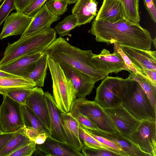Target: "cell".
<instances>
[{
	"mask_svg": "<svg viewBox=\"0 0 156 156\" xmlns=\"http://www.w3.org/2000/svg\"><path fill=\"white\" fill-rule=\"evenodd\" d=\"M89 31L95 36L97 41L108 44L115 42L144 50H150L153 41L147 30L126 18L114 23L95 19Z\"/></svg>",
	"mask_w": 156,
	"mask_h": 156,
	"instance_id": "6da1fadb",
	"label": "cell"
},
{
	"mask_svg": "<svg viewBox=\"0 0 156 156\" xmlns=\"http://www.w3.org/2000/svg\"><path fill=\"white\" fill-rule=\"evenodd\" d=\"M44 52L55 62L65 63L98 81L106 77L93 63L92 58L94 54L92 50L74 46L62 37L56 38Z\"/></svg>",
	"mask_w": 156,
	"mask_h": 156,
	"instance_id": "7a4b0ae2",
	"label": "cell"
},
{
	"mask_svg": "<svg viewBox=\"0 0 156 156\" xmlns=\"http://www.w3.org/2000/svg\"><path fill=\"white\" fill-rule=\"evenodd\" d=\"M54 28L51 27L32 35L20 37L16 41L8 43L0 61V66L27 55L42 53L56 38Z\"/></svg>",
	"mask_w": 156,
	"mask_h": 156,
	"instance_id": "3957f363",
	"label": "cell"
},
{
	"mask_svg": "<svg viewBox=\"0 0 156 156\" xmlns=\"http://www.w3.org/2000/svg\"><path fill=\"white\" fill-rule=\"evenodd\" d=\"M122 105L137 119L156 120L154 110L145 92L135 81L126 79L120 91Z\"/></svg>",
	"mask_w": 156,
	"mask_h": 156,
	"instance_id": "277c9868",
	"label": "cell"
},
{
	"mask_svg": "<svg viewBox=\"0 0 156 156\" xmlns=\"http://www.w3.org/2000/svg\"><path fill=\"white\" fill-rule=\"evenodd\" d=\"M48 61L52 81L53 97L62 112H69L72 102L76 98L72 83L58 63L48 57Z\"/></svg>",
	"mask_w": 156,
	"mask_h": 156,
	"instance_id": "5b68a950",
	"label": "cell"
},
{
	"mask_svg": "<svg viewBox=\"0 0 156 156\" xmlns=\"http://www.w3.org/2000/svg\"><path fill=\"white\" fill-rule=\"evenodd\" d=\"M74 101L79 111L88 118L99 130L109 134L118 133L110 117L96 101H89L85 98H76Z\"/></svg>",
	"mask_w": 156,
	"mask_h": 156,
	"instance_id": "8992f818",
	"label": "cell"
},
{
	"mask_svg": "<svg viewBox=\"0 0 156 156\" xmlns=\"http://www.w3.org/2000/svg\"><path fill=\"white\" fill-rule=\"evenodd\" d=\"M102 80L96 89L94 101L103 108L121 105L120 91L125 79L108 76Z\"/></svg>",
	"mask_w": 156,
	"mask_h": 156,
	"instance_id": "52a82bcc",
	"label": "cell"
},
{
	"mask_svg": "<svg viewBox=\"0 0 156 156\" xmlns=\"http://www.w3.org/2000/svg\"><path fill=\"white\" fill-rule=\"evenodd\" d=\"M0 106V127L4 133L16 132L24 127L21 105L7 95H3Z\"/></svg>",
	"mask_w": 156,
	"mask_h": 156,
	"instance_id": "ba28073f",
	"label": "cell"
},
{
	"mask_svg": "<svg viewBox=\"0 0 156 156\" xmlns=\"http://www.w3.org/2000/svg\"><path fill=\"white\" fill-rule=\"evenodd\" d=\"M128 138L149 156H156V120L141 121Z\"/></svg>",
	"mask_w": 156,
	"mask_h": 156,
	"instance_id": "9c48e42d",
	"label": "cell"
},
{
	"mask_svg": "<svg viewBox=\"0 0 156 156\" xmlns=\"http://www.w3.org/2000/svg\"><path fill=\"white\" fill-rule=\"evenodd\" d=\"M114 49L113 53L111 54L104 49L99 54H94L92 58L95 67L106 76L110 73H117L124 70L130 72L120 53L115 48Z\"/></svg>",
	"mask_w": 156,
	"mask_h": 156,
	"instance_id": "30bf717a",
	"label": "cell"
},
{
	"mask_svg": "<svg viewBox=\"0 0 156 156\" xmlns=\"http://www.w3.org/2000/svg\"><path fill=\"white\" fill-rule=\"evenodd\" d=\"M59 64L65 75L71 80L76 98H85L91 93L98 80L65 63Z\"/></svg>",
	"mask_w": 156,
	"mask_h": 156,
	"instance_id": "8fae6325",
	"label": "cell"
},
{
	"mask_svg": "<svg viewBox=\"0 0 156 156\" xmlns=\"http://www.w3.org/2000/svg\"><path fill=\"white\" fill-rule=\"evenodd\" d=\"M103 108L112 120L118 132L127 138L141 122L130 114L122 105L113 108Z\"/></svg>",
	"mask_w": 156,
	"mask_h": 156,
	"instance_id": "7c38bea8",
	"label": "cell"
},
{
	"mask_svg": "<svg viewBox=\"0 0 156 156\" xmlns=\"http://www.w3.org/2000/svg\"><path fill=\"white\" fill-rule=\"evenodd\" d=\"M119 45L133 66L143 75L142 72L146 69L156 71L155 51L144 50L124 45Z\"/></svg>",
	"mask_w": 156,
	"mask_h": 156,
	"instance_id": "4fadbf2b",
	"label": "cell"
},
{
	"mask_svg": "<svg viewBox=\"0 0 156 156\" xmlns=\"http://www.w3.org/2000/svg\"><path fill=\"white\" fill-rule=\"evenodd\" d=\"M33 18L24 12L16 11L9 15L5 23L0 34L2 40L12 36L21 35L25 31Z\"/></svg>",
	"mask_w": 156,
	"mask_h": 156,
	"instance_id": "5bb4252c",
	"label": "cell"
},
{
	"mask_svg": "<svg viewBox=\"0 0 156 156\" xmlns=\"http://www.w3.org/2000/svg\"><path fill=\"white\" fill-rule=\"evenodd\" d=\"M36 150L41 155L46 156H83L80 151L66 142L57 140L50 136L43 144H36Z\"/></svg>",
	"mask_w": 156,
	"mask_h": 156,
	"instance_id": "9a60e30c",
	"label": "cell"
},
{
	"mask_svg": "<svg viewBox=\"0 0 156 156\" xmlns=\"http://www.w3.org/2000/svg\"><path fill=\"white\" fill-rule=\"evenodd\" d=\"M60 17L56 15L48 9L46 4L35 14L28 27L20 37H27L43 29L51 27L53 22L59 20Z\"/></svg>",
	"mask_w": 156,
	"mask_h": 156,
	"instance_id": "2e32d148",
	"label": "cell"
},
{
	"mask_svg": "<svg viewBox=\"0 0 156 156\" xmlns=\"http://www.w3.org/2000/svg\"><path fill=\"white\" fill-rule=\"evenodd\" d=\"M26 104L38 117L50 131L48 111L42 89L37 87L32 88L26 100Z\"/></svg>",
	"mask_w": 156,
	"mask_h": 156,
	"instance_id": "e0dca14e",
	"label": "cell"
},
{
	"mask_svg": "<svg viewBox=\"0 0 156 156\" xmlns=\"http://www.w3.org/2000/svg\"><path fill=\"white\" fill-rule=\"evenodd\" d=\"M42 53L20 57L10 62L0 66V69L18 76L25 77L34 69Z\"/></svg>",
	"mask_w": 156,
	"mask_h": 156,
	"instance_id": "ac0fdd59",
	"label": "cell"
},
{
	"mask_svg": "<svg viewBox=\"0 0 156 156\" xmlns=\"http://www.w3.org/2000/svg\"><path fill=\"white\" fill-rule=\"evenodd\" d=\"M61 118L66 142L74 149L81 151L84 145L79 137V122L69 112H61Z\"/></svg>",
	"mask_w": 156,
	"mask_h": 156,
	"instance_id": "d6986e66",
	"label": "cell"
},
{
	"mask_svg": "<svg viewBox=\"0 0 156 156\" xmlns=\"http://www.w3.org/2000/svg\"><path fill=\"white\" fill-rule=\"evenodd\" d=\"M44 97L50 121V136L57 140L66 142L61 123L62 112L58 108L53 96L48 91L44 92Z\"/></svg>",
	"mask_w": 156,
	"mask_h": 156,
	"instance_id": "ffe728a7",
	"label": "cell"
},
{
	"mask_svg": "<svg viewBox=\"0 0 156 156\" xmlns=\"http://www.w3.org/2000/svg\"><path fill=\"white\" fill-rule=\"evenodd\" d=\"M125 18V12L121 0H103L95 19L114 23Z\"/></svg>",
	"mask_w": 156,
	"mask_h": 156,
	"instance_id": "44dd1931",
	"label": "cell"
},
{
	"mask_svg": "<svg viewBox=\"0 0 156 156\" xmlns=\"http://www.w3.org/2000/svg\"><path fill=\"white\" fill-rule=\"evenodd\" d=\"M87 129L92 133L105 137L114 143L128 156H149L141 151L129 139L118 133L116 134H109L100 130Z\"/></svg>",
	"mask_w": 156,
	"mask_h": 156,
	"instance_id": "7402d4cb",
	"label": "cell"
},
{
	"mask_svg": "<svg viewBox=\"0 0 156 156\" xmlns=\"http://www.w3.org/2000/svg\"><path fill=\"white\" fill-rule=\"evenodd\" d=\"M98 2L96 0H77L73 7L72 14L76 16L78 27L90 23L97 15Z\"/></svg>",
	"mask_w": 156,
	"mask_h": 156,
	"instance_id": "603a6c76",
	"label": "cell"
},
{
	"mask_svg": "<svg viewBox=\"0 0 156 156\" xmlns=\"http://www.w3.org/2000/svg\"><path fill=\"white\" fill-rule=\"evenodd\" d=\"M36 87L32 80L25 77L0 78V94H5L17 89H31Z\"/></svg>",
	"mask_w": 156,
	"mask_h": 156,
	"instance_id": "cb8c5ba5",
	"label": "cell"
},
{
	"mask_svg": "<svg viewBox=\"0 0 156 156\" xmlns=\"http://www.w3.org/2000/svg\"><path fill=\"white\" fill-rule=\"evenodd\" d=\"M31 140L26 134L24 126L17 131L10 139L0 152V156H9L12 153L28 144Z\"/></svg>",
	"mask_w": 156,
	"mask_h": 156,
	"instance_id": "d4e9b609",
	"label": "cell"
},
{
	"mask_svg": "<svg viewBox=\"0 0 156 156\" xmlns=\"http://www.w3.org/2000/svg\"><path fill=\"white\" fill-rule=\"evenodd\" d=\"M48 56L43 52L38 60L36 65L33 70L25 76L32 80L35 83L36 87L44 86V80L48 68Z\"/></svg>",
	"mask_w": 156,
	"mask_h": 156,
	"instance_id": "484cf974",
	"label": "cell"
},
{
	"mask_svg": "<svg viewBox=\"0 0 156 156\" xmlns=\"http://www.w3.org/2000/svg\"><path fill=\"white\" fill-rule=\"evenodd\" d=\"M24 126L40 130L50 136L49 130L35 113L26 104L21 105Z\"/></svg>",
	"mask_w": 156,
	"mask_h": 156,
	"instance_id": "4316f807",
	"label": "cell"
},
{
	"mask_svg": "<svg viewBox=\"0 0 156 156\" xmlns=\"http://www.w3.org/2000/svg\"><path fill=\"white\" fill-rule=\"evenodd\" d=\"M127 79L134 80L140 84L156 111V85L146 77L137 73H130Z\"/></svg>",
	"mask_w": 156,
	"mask_h": 156,
	"instance_id": "83f0119b",
	"label": "cell"
},
{
	"mask_svg": "<svg viewBox=\"0 0 156 156\" xmlns=\"http://www.w3.org/2000/svg\"><path fill=\"white\" fill-rule=\"evenodd\" d=\"M78 19L76 16L72 15L66 17L55 27V31L60 37L69 35L71 30L78 27Z\"/></svg>",
	"mask_w": 156,
	"mask_h": 156,
	"instance_id": "f1b7e54d",
	"label": "cell"
},
{
	"mask_svg": "<svg viewBox=\"0 0 156 156\" xmlns=\"http://www.w3.org/2000/svg\"><path fill=\"white\" fill-rule=\"evenodd\" d=\"M79 132L80 139L84 146L91 148L105 149L114 152L121 156L115 150L104 145L91 136L86 131L85 128L81 126L80 124Z\"/></svg>",
	"mask_w": 156,
	"mask_h": 156,
	"instance_id": "f546056e",
	"label": "cell"
},
{
	"mask_svg": "<svg viewBox=\"0 0 156 156\" xmlns=\"http://www.w3.org/2000/svg\"><path fill=\"white\" fill-rule=\"evenodd\" d=\"M126 13V18L133 22L139 23L140 17L139 13V0H121Z\"/></svg>",
	"mask_w": 156,
	"mask_h": 156,
	"instance_id": "4dcf8cb0",
	"label": "cell"
},
{
	"mask_svg": "<svg viewBox=\"0 0 156 156\" xmlns=\"http://www.w3.org/2000/svg\"><path fill=\"white\" fill-rule=\"evenodd\" d=\"M69 112L83 128L91 130H99L96 126L88 118L79 111L74 101L70 107Z\"/></svg>",
	"mask_w": 156,
	"mask_h": 156,
	"instance_id": "1f68e13d",
	"label": "cell"
},
{
	"mask_svg": "<svg viewBox=\"0 0 156 156\" xmlns=\"http://www.w3.org/2000/svg\"><path fill=\"white\" fill-rule=\"evenodd\" d=\"M48 9L58 16H61L67 10V0H48L46 3Z\"/></svg>",
	"mask_w": 156,
	"mask_h": 156,
	"instance_id": "d6a6232c",
	"label": "cell"
},
{
	"mask_svg": "<svg viewBox=\"0 0 156 156\" xmlns=\"http://www.w3.org/2000/svg\"><path fill=\"white\" fill-rule=\"evenodd\" d=\"M32 88H20L13 90L7 92L6 95L20 105L26 104L27 98L31 93Z\"/></svg>",
	"mask_w": 156,
	"mask_h": 156,
	"instance_id": "836d02e7",
	"label": "cell"
},
{
	"mask_svg": "<svg viewBox=\"0 0 156 156\" xmlns=\"http://www.w3.org/2000/svg\"><path fill=\"white\" fill-rule=\"evenodd\" d=\"M83 156H120L112 151L100 148H94L83 145L81 150Z\"/></svg>",
	"mask_w": 156,
	"mask_h": 156,
	"instance_id": "e575fe53",
	"label": "cell"
},
{
	"mask_svg": "<svg viewBox=\"0 0 156 156\" xmlns=\"http://www.w3.org/2000/svg\"><path fill=\"white\" fill-rule=\"evenodd\" d=\"M16 9L15 0H4L0 6V26L12 10Z\"/></svg>",
	"mask_w": 156,
	"mask_h": 156,
	"instance_id": "d590c367",
	"label": "cell"
},
{
	"mask_svg": "<svg viewBox=\"0 0 156 156\" xmlns=\"http://www.w3.org/2000/svg\"><path fill=\"white\" fill-rule=\"evenodd\" d=\"M85 129L90 135L99 142L110 148L115 150L121 156H128V155L125 152L114 143L105 137L92 133L90 132L87 129L85 128Z\"/></svg>",
	"mask_w": 156,
	"mask_h": 156,
	"instance_id": "8d00e7d4",
	"label": "cell"
},
{
	"mask_svg": "<svg viewBox=\"0 0 156 156\" xmlns=\"http://www.w3.org/2000/svg\"><path fill=\"white\" fill-rule=\"evenodd\" d=\"M36 144L33 140L10 154L9 156H30L35 151Z\"/></svg>",
	"mask_w": 156,
	"mask_h": 156,
	"instance_id": "74e56055",
	"label": "cell"
},
{
	"mask_svg": "<svg viewBox=\"0 0 156 156\" xmlns=\"http://www.w3.org/2000/svg\"><path fill=\"white\" fill-rule=\"evenodd\" d=\"M47 0H32L24 13L29 16L33 17Z\"/></svg>",
	"mask_w": 156,
	"mask_h": 156,
	"instance_id": "f35d334b",
	"label": "cell"
},
{
	"mask_svg": "<svg viewBox=\"0 0 156 156\" xmlns=\"http://www.w3.org/2000/svg\"><path fill=\"white\" fill-rule=\"evenodd\" d=\"M113 44L114 48H115L120 54L125 63L128 66L130 71V73H137L144 77V75L137 70L134 66H133L129 58L122 51L119 45L115 42H114Z\"/></svg>",
	"mask_w": 156,
	"mask_h": 156,
	"instance_id": "ab89813d",
	"label": "cell"
},
{
	"mask_svg": "<svg viewBox=\"0 0 156 156\" xmlns=\"http://www.w3.org/2000/svg\"><path fill=\"white\" fill-rule=\"evenodd\" d=\"M145 8L152 20L156 23V0H143Z\"/></svg>",
	"mask_w": 156,
	"mask_h": 156,
	"instance_id": "60d3db41",
	"label": "cell"
},
{
	"mask_svg": "<svg viewBox=\"0 0 156 156\" xmlns=\"http://www.w3.org/2000/svg\"><path fill=\"white\" fill-rule=\"evenodd\" d=\"M16 132L0 133V152L3 149L8 142Z\"/></svg>",
	"mask_w": 156,
	"mask_h": 156,
	"instance_id": "b9f144b4",
	"label": "cell"
},
{
	"mask_svg": "<svg viewBox=\"0 0 156 156\" xmlns=\"http://www.w3.org/2000/svg\"><path fill=\"white\" fill-rule=\"evenodd\" d=\"M25 128L27 136L31 140L33 141L35 138L39 134L42 133H45L35 128L26 127L25 126Z\"/></svg>",
	"mask_w": 156,
	"mask_h": 156,
	"instance_id": "7bdbcfd3",
	"label": "cell"
},
{
	"mask_svg": "<svg viewBox=\"0 0 156 156\" xmlns=\"http://www.w3.org/2000/svg\"><path fill=\"white\" fill-rule=\"evenodd\" d=\"M32 0H15L16 10L24 12Z\"/></svg>",
	"mask_w": 156,
	"mask_h": 156,
	"instance_id": "ee69618b",
	"label": "cell"
},
{
	"mask_svg": "<svg viewBox=\"0 0 156 156\" xmlns=\"http://www.w3.org/2000/svg\"><path fill=\"white\" fill-rule=\"evenodd\" d=\"M142 73L152 83L156 85V71L146 69L143 71Z\"/></svg>",
	"mask_w": 156,
	"mask_h": 156,
	"instance_id": "f6af8a7d",
	"label": "cell"
},
{
	"mask_svg": "<svg viewBox=\"0 0 156 156\" xmlns=\"http://www.w3.org/2000/svg\"><path fill=\"white\" fill-rule=\"evenodd\" d=\"M49 136L48 134L46 133H42L36 137L33 141L36 144H42L45 142Z\"/></svg>",
	"mask_w": 156,
	"mask_h": 156,
	"instance_id": "bcb514c9",
	"label": "cell"
},
{
	"mask_svg": "<svg viewBox=\"0 0 156 156\" xmlns=\"http://www.w3.org/2000/svg\"><path fill=\"white\" fill-rule=\"evenodd\" d=\"M20 77L12 74L11 73L3 71L0 69V78L5 77Z\"/></svg>",
	"mask_w": 156,
	"mask_h": 156,
	"instance_id": "7dc6e473",
	"label": "cell"
},
{
	"mask_svg": "<svg viewBox=\"0 0 156 156\" xmlns=\"http://www.w3.org/2000/svg\"><path fill=\"white\" fill-rule=\"evenodd\" d=\"M77 0H67L68 3L69 4L76 3Z\"/></svg>",
	"mask_w": 156,
	"mask_h": 156,
	"instance_id": "c3c4849f",
	"label": "cell"
},
{
	"mask_svg": "<svg viewBox=\"0 0 156 156\" xmlns=\"http://www.w3.org/2000/svg\"><path fill=\"white\" fill-rule=\"evenodd\" d=\"M152 42H153L154 47L156 48V37H155L154 39H153Z\"/></svg>",
	"mask_w": 156,
	"mask_h": 156,
	"instance_id": "681fc988",
	"label": "cell"
},
{
	"mask_svg": "<svg viewBox=\"0 0 156 156\" xmlns=\"http://www.w3.org/2000/svg\"><path fill=\"white\" fill-rule=\"evenodd\" d=\"M2 132H3L1 130V129L0 127V133H2Z\"/></svg>",
	"mask_w": 156,
	"mask_h": 156,
	"instance_id": "f907efd6",
	"label": "cell"
},
{
	"mask_svg": "<svg viewBox=\"0 0 156 156\" xmlns=\"http://www.w3.org/2000/svg\"><path fill=\"white\" fill-rule=\"evenodd\" d=\"M3 0H0V2H1Z\"/></svg>",
	"mask_w": 156,
	"mask_h": 156,
	"instance_id": "816d5d0a",
	"label": "cell"
}]
</instances>
